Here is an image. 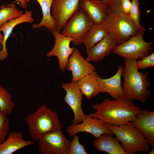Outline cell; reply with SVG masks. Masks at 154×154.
<instances>
[{
  "mask_svg": "<svg viewBox=\"0 0 154 154\" xmlns=\"http://www.w3.org/2000/svg\"><path fill=\"white\" fill-rule=\"evenodd\" d=\"M115 99L105 98L101 103L92 105L96 111L88 116L97 118L106 124L119 126L132 121L141 110L132 100L123 96Z\"/></svg>",
  "mask_w": 154,
  "mask_h": 154,
  "instance_id": "cell-1",
  "label": "cell"
},
{
  "mask_svg": "<svg viewBox=\"0 0 154 154\" xmlns=\"http://www.w3.org/2000/svg\"><path fill=\"white\" fill-rule=\"evenodd\" d=\"M124 60L125 66L122 72L124 80L122 86L123 96L128 99L136 100L144 103L150 95L148 89L150 85L148 78V72L139 71L136 66L137 60Z\"/></svg>",
  "mask_w": 154,
  "mask_h": 154,
  "instance_id": "cell-2",
  "label": "cell"
},
{
  "mask_svg": "<svg viewBox=\"0 0 154 154\" xmlns=\"http://www.w3.org/2000/svg\"><path fill=\"white\" fill-rule=\"evenodd\" d=\"M25 121L28 125L30 136L34 141L38 140L45 134L63 127L57 113L44 104L40 106L34 112L29 114Z\"/></svg>",
  "mask_w": 154,
  "mask_h": 154,
  "instance_id": "cell-3",
  "label": "cell"
},
{
  "mask_svg": "<svg viewBox=\"0 0 154 154\" xmlns=\"http://www.w3.org/2000/svg\"><path fill=\"white\" fill-rule=\"evenodd\" d=\"M106 124L121 143L126 154L149 151L150 145L148 141L141 132L130 122L119 126Z\"/></svg>",
  "mask_w": 154,
  "mask_h": 154,
  "instance_id": "cell-4",
  "label": "cell"
},
{
  "mask_svg": "<svg viewBox=\"0 0 154 154\" xmlns=\"http://www.w3.org/2000/svg\"><path fill=\"white\" fill-rule=\"evenodd\" d=\"M105 21L108 34L116 41L117 44H121L145 31L142 25H137L129 15L113 11L108 9Z\"/></svg>",
  "mask_w": 154,
  "mask_h": 154,
  "instance_id": "cell-5",
  "label": "cell"
},
{
  "mask_svg": "<svg viewBox=\"0 0 154 154\" xmlns=\"http://www.w3.org/2000/svg\"><path fill=\"white\" fill-rule=\"evenodd\" d=\"M94 24L87 13L80 8L65 23L61 33L72 37V44L78 46L83 43L86 35Z\"/></svg>",
  "mask_w": 154,
  "mask_h": 154,
  "instance_id": "cell-6",
  "label": "cell"
},
{
  "mask_svg": "<svg viewBox=\"0 0 154 154\" xmlns=\"http://www.w3.org/2000/svg\"><path fill=\"white\" fill-rule=\"evenodd\" d=\"M144 33H139L124 43L117 44L113 52L124 58L133 60L140 59L148 55L152 50V41L147 42L144 40Z\"/></svg>",
  "mask_w": 154,
  "mask_h": 154,
  "instance_id": "cell-7",
  "label": "cell"
},
{
  "mask_svg": "<svg viewBox=\"0 0 154 154\" xmlns=\"http://www.w3.org/2000/svg\"><path fill=\"white\" fill-rule=\"evenodd\" d=\"M38 141L41 154H69L71 141L65 137L61 129L45 134Z\"/></svg>",
  "mask_w": 154,
  "mask_h": 154,
  "instance_id": "cell-8",
  "label": "cell"
},
{
  "mask_svg": "<svg viewBox=\"0 0 154 154\" xmlns=\"http://www.w3.org/2000/svg\"><path fill=\"white\" fill-rule=\"evenodd\" d=\"M61 85L62 87L66 92L64 100L71 108L74 114L71 125L78 124L86 117L82 107L83 94L77 81L71 82L70 83H62Z\"/></svg>",
  "mask_w": 154,
  "mask_h": 154,
  "instance_id": "cell-9",
  "label": "cell"
},
{
  "mask_svg": "<svg viewBox=\"0 0 154 154\" xmlns=\"http://www.w3.org/2000/svg\"><path fill=\"white\" fill-rule=\"evenodd\" d=\"M55 41L52 49L46 54V56H56L59 62V68L63 72L70 56L75 48L71 47L70 43L73 39L71 37L62 35L60 32L54 30L52 32Z\"/></svg>",
  "mask_w": 154,
  "mask_h": 154,
  "instance_id": "cell-10",
  "label": "cell"
},
{
  "mask_svg": "<svg viewBox=\"0 0 154 154\" xmlns=\"http://www.w3.org/2000/svg\"><path fill=\"white\" fill-rule=\"evenodd\" d=\"M66 130L69 136L71 137L81 132L90 133L95 138L104 134L114 135L104 122L97 118L91 117L88 114H86L85 118L82 122L71 125L67 127Z\"/></svg>",
  "mask_w": 154,
  "mask_h": 154,
  "instance_id": "cell-11",
  "label": "cell"
},
{
  "mask_svg": "<svg viewBox=\"0 0 154 154\" xmlns=\"http://www.w3.org/2000/svg\"><path fill=\"white\" fill-rule=\"evenodd\" d=\"M80 0H54L52 4V16L56 23L57 30L61 31L65 23L78 9Z\"/></svg>",
  "mask_w": 154,
  "mask_h": 154,
  "instance_id": "cell-12",
  "label": "cell"
},
{
  "mask_svg": "<svg viewBox=\"0 0 154 154\" xmlns=\"http://www.w3.org/2000/svg\"><path fill=\"white\" fill-rule=\"evenodd\" d=\"M65 69L71 72L72 82L77 81L96 70L94 66L85 59L77 48L69 56Z\"/></svg>",
  "mask_w": 154,
  "mask_h": 154,
  "instance_id": "cell-13",
  "label": "cell"
},
{
  "mask_svg": "<svg viewBox=\"0 0 154 154\" xmlns=\"http://www.w3.org/2000/svg\"><path fill=\"white\" fill-rule=\"evenodd\" d=\"M130 123L141 132L150 145L152 148L153 147L154 112L148 109H141Z\"/></svg>",
  "mask_w": 154,
  "mask_h": 154,
  "instance_id": "cell-14",
  "label": "cell"
},
{
  "mask_svg": "<svg viewBox=\"0 0 154 154\" xmlns=\"http://www.w3.org/2000/svg\"><path fill=\"white\" fill-rule=\"evenodd\" d=\"M34 21L31 11L26 10L20 17L9 20L0 27V31L3 33V39L2 48L0 50V61H3L9 56L6 47L7 41L11 34L14 28L17 25L24 23H32Z\"/></svg>",
  "mask_w": 154,
  "mask_h": 154,
  "instance_id": "cell-15",
  "label": "cell"
},
{
  "mask_svg": "<svg viewBox=\"0 0 154 154\" xmlns=\"http://www.w3.org/2000/svg\"><path fill=\"white\" fill-rule=\"evenodd\" d=\"M123 68L122 65L119 66L116 73L109 78H102L98 74L97 80L100 92L107 93L115 99L123 96V92L121 81Z\"/></svg>",
  "mask_w": 154,
  "mask_h": 154,
  "instance_id": "cell-16",
  "label": "cell"
},
{
  "mask_svg": "<svg viewBox=\"0 0 154 154\" xmlns=\"http://www.w3.org/2000/svg\"><path fill=\"white\" fill-rule=\"evenodd\" d=\"M117 44L116 41L108 34L90 50L86 59L89 62L101 61L110 54Z\"/></svg>",
  "mask_w": 154,
  "mask_h": 154,
  "instance_id": "cell-17",
  "label": "cell"
},
{
  "mask_svg": "<svg viewBox=\"0 0 154 154\" xmlns=\"http://www.w3.org/2000/svg\"><path fill=\"white\" fill-rule=\"evenodd\" d=\"M79 6L94 24L101 23L107 18L108 8L102 0H80Z\"/></svg>",
  "mask_w": 154,
  "mask_h": 154,
  "instance_id": "cell-18",
  "label": "cell"
},
{
  "mask_svg": "<svg viewBox=\"0 0 154 154\" xmlns=\"http://www.w3.org/2000/svg\"><path fill=\"white\" fill-rule=\"evenodd\" d=\"M34 143L33 141L24 139L21 132L9 133L7 139L0 145V154H13Z\"/></svg>",
  "mask_w": 154,
  "mask_h": 154,
  "instance_id": "cell-19",
  "label": "cell"
},
{
  "mask_svg": "<svg viewBox=\"0 0 154 154\" xmlns=\"http://www.w3.org/2000/svg\"><path fill=\"white\" fill-rule=\"evenodd\" d=\"M93 146L98 150L109 154H126L117 138L108 134H103L95 138Z\"/></svg>",
  "mask_w": 154,
  "mask_h": 154,
  "instance_id": "cell-20",
  "label": "cell"
},
{
  "mask_svg": "<svg viewBox=\"0 0 154 154\" xmlns=\"http://www.w3.org/2000/svg\"><path fill=\"white\" fill-rule=\"evenodd\" d=\"M98 74L96 70L82 78L77 81L82 94L90 100L98 96L100 92L97 80Z\"/></svg>",
  "mask_w": 154,
  "mask_h": 154,
  "instance_id": "cell-21",
  "label": "cell"
},
{
  "mask_svg": "<svg viewBox=\"0 0 154 154\" xmlns=\"http://www.w3.org/2000/svg\"><path fill=\"white\" fill-rule=\"evenodd\" d=\"M108 31L105 20L102 23L94 24L88 32L83 40L87 54L90 50L102 39Z\"/></svg>",
  "mask_w": 154,
  "mask_h": 154,
  "instance_id": "cell-22",
  "label": "cell"
},
{
  "mask_svg": "<svg viewBox=\"0 0 154 154\" xmlns=\"http://www.w3.org/2000/svg\"><path fill=\"white\" fill-rule=\"evenodd\" d=\"M31 0H25L27 3ZM35 0L37 1L40 6L43 17L40 23L33 24L32 28L33 29H38L44 27L50 31L57 30L56 23L52 16L51 12V5L54 0Z\"/></svg>",
  "mask_w": 154,
  "mask_h": 154,
  "instance_id": "cell-23",
  "label": "cell"
},
{
  "mask_svg": "<svg viewBox=\"0 0 154 154\" xmlns=\"http://www.w3.org/2000/svg\"><path fill=\"white\" fill-rule=\"evenodd\" d=\"M23 14L19 9L15 3H11L0 7V27L9 20L18 18Z\"/></svg>",
  "mask_w": 154,
  "mask_h": 154,
  "instance_id": "cell-24",
  "label": "cell"
},
{
  "mask_svg": "<svg viewBox=\"0 0 154 154\" xmlns=\"http://www.w3.org/2000/svg\"><path fill=\"white\" fill-rule=\"evenodd\" d=\"M12 96L7 90L0 84V112L7 115L12 114L15 103Z\"/></svg>",
  "mask_w": 154,
  "mask_h": 154,
  "instance_id": "cell-25",
  "label": "cell"
},
{
  "mask_svg": "<svg viewBox=\"0 0 154 154\" xmlns=\"http://www.w3.org/2000/svg\"><path fill=\"white\" fill-rule=\"evenodd\" d=\"M103 2L111 11L129 15L131 5L130 0H106Z\"/></svg>",
  "mask_w": 154,
  "mask_h": 154,
  "instance_id": "cell-26",
  "label": "cell"
},
{
  "mask_svg": "<svg viewBox=\"0 0 154 154\" xmlns=\"http://www.w3.org/2000/svg\"><path fill=\"white\" fill-rule=\"evenodd\" d=\"M9 126L10 120L8 115L0 112V145L6 139Z\"/></svg>",
  "mask_w": 154,
  "mask_h": 154,
  "instance_id": "cell-27",
  "label": "cell"
},
{
  "mask_svg": "<svg viewBox=\"0 0 154 154\" xmlns=\"http://www.w3.org/2000/svg\"><path fill=\"white\" fill-rule=\"evenodd\" d=\"M71 141L69 154H87L84 145L79 141V136L76 134L73 136Z\"/></svg>",
  "mask_w": 154,
  "mask_h": 154,
  "instance_id": "cell-28",
  "label": "cell"
},
{
  "mask_svg": "<svg viewBox=\"0 0 154 154\" xmlns=\"http://www.w3.org/2000/svg\"><path fill=\"white\" fill-rule=\"evenodd\" d=\"M140 0H132L131 7L129 15L134 23L138 26H140V11L139 2Z\"/></svg>",
  "mask_w": 154,
  "mask_h": 154,
  "instance_id": "cell-29",
  "label": "cell"
},
{
  "mask_svg": "<svg viewBox=\"0 0 154 154\" xmlns=\"http://www.w3.org/2000/svg\"><path fill=\"white\" fill-rule=\"evenodd\" d=\"M136 66L138 70L144 69L154 66V53L136 61Z\"/></svg>",
  "mask_w": 154,
  "mask_h": 154,
  "instance_id": "cell-30",
  "label": "cell"
},
{
  "mask_svg": "<svg viewBox=\"0 0 154 154\" xmlns=\"http://www.w3.org/2000/svg\"><path fill=\"white\" fill-rule=\"evenodd\" d=\"M19 3L20 6L23 9H25L27 8V3L26 2L25 0H15L12 3Z\"/></svg>",
  "mask_w": 154,
  "mask_h": 154,
  "instance_id": "cell-31",
  "label": "cell"
},
{
  "mask_svg": "<svg viewBox=\"0 0 154 154\" xmlns=\"http://www.w3.org/2000/svg\"><path fill=\"white\" fill-rule=\"evenodd\" d=\"M3 39V34L1 33L0 31V50H1L2 48V44Z\"/></svg>",
  "mask_w": 154,
  "mask_h": 154,
  "instance_id": "cell-32",
  "label": "cell"
},
{
  "mask_svg": "<svg viewBox=\"0 0 154 154\" xmlns=\"http://www.w3.org/2000/svg\"><path fill=\"white\" fill-rule=\"evenodd\" d=\"M154 148H152V149L151 151H150L149 153V154H153L154 153Z\"/></svg>",
  "mask_w": 154,
  "mask_h": 154,
  "instance_id": "cell-33",
  "label": "cell"
},
{
  "mask_svg": "<svg viewBox=\"0 0 154 154\" xmlns=\"http://www.w3.org/2000/svg\"><path fill=\"white\" fill-rule=\"evenodd\" d=\"M102 1H103V2H104L105 1H106V0H102Z\"/></svg>",
  "mask_w": 154,
  "mask_h": 154,
  "instance_id": "cell-34",
  "label": "cell"
}]
</instances>
